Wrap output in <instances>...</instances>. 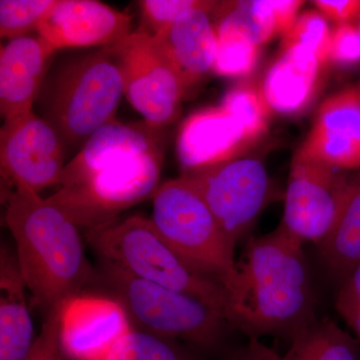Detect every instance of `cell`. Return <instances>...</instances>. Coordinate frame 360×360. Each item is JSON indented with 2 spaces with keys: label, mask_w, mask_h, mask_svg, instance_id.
Masks as SVG:
<instances>
[{
  "label": "cell",
  "mask_w": 360,
  "mask_h": 360,
  "mask_svg": "<svg viewBox=\"0 0 360 360\" xmlns=\"http://www.w3.org/2000/svg\"><path fill=\"white\" fill-rule=\"evenodd\" d=\"M151 200L149 219L163 240L191 269L229 292L238 276L234 248L198 189L180 175L161 184Z\"/></svg>",
  "instance_id": "5b68a950"
},
{
  "label": "cell",
  "mask_w": 360,
  "mask_h": 360,
  "mask_svg": "<svg viewBox=\"0 0 360 360\" xmlns=\"http://www.w3.org/2000/svg\"><path fill=\"white\" fill-rule=\"evenodd\" d=\"M61 307L51 310L45 316L41 331L35 340L32 352L26 360H61L63 359V354L60 345Z\"/></svg>",
  "instance_id": "4dcf8cb0"
},
{
  "label": "cell",
  "mask_w": 360,
  "mask_h": 360,
  "mask_svg": "<svg viewBox=\"0 0 360 360\" xmlns=\"http://www.w3.org/2000/svg\"><path fill=\"white\" fill-rule=\"evenodd\" d=\"M134 328L115 298L82 295L61 307V349L70 360H106Z\"/></svg>",
  "instance_id": "7c38bea8"
},
{
  "label": "cell",
  "mask_w": 360,
  "mask_h": 360,
  "mask_svg": "<svg viewBox=\"0 0 360 360\" xmlns=\"http://www.w3.org/2000/svg\"><path fill=\"white\" fill-rule=\"evenodd\" d=\"M163 148L108 165L80 181L61 186L49 200L78 227L94 229L151 200L160 184Z\"/></svg>",
  "instance_id": "52a82bcc"
},
{
  "label": "cell",
  "mask_w": 360,
  "mask_h": 360,
  "mask_svg": "<svg viewBox=\"0 0 360 360\" xmlns=\"http://www.w3.org/2000/svg\"><path fill=\"white\" fill-rule=\"evenodd\" d=\"M58 0H0V37L13 40L37 32Z\"/></svg>",
  "instance_id": "484cf974"
},
{
  "label": "cell",
  "mask_w": 360,
  "mask_h": 360,
  "mask_svg": "<svg viewBox=\"0 0 360 360\" xmlns=\"http://www.w3.org/2000/svg\"><path fill=\"white\" fill-rule=\"evenodd\" d=\"M6 203V225L33 307L49 314L84 295L96 274L75 221L30 189H14Z\"/></svg>",
  "instance_id": "7a4b0ae2"
},
{
  "label": "cell",
  "mask_w": 360,
  "mask_h": 360,
  "mask_svg": "<svg viewBox=\"0 0 360 360\" xmlns=\"http://www.w3.org/2000/svg\"><path fill=\"white\" fill-rule=\"evenodd\" d=\"M124 86L110 47L70 59L42 89L41 110L65 146L80 148L115 120Z\"/></svg>",
  "instance_id": "277c9868"
},
{
  "label": "cell",
  "mask_w": 360,
  "mask_h": 360,
  "mask_svg": "<svg viewBox=\"0 0 360 360\" xmlns=\"http://www.w3.org/2000/svg\"><path fill=\"white\" fill-rule=\"evenodd\" d=\"M104 264L148 283L198 298L224 315L229 292L219 281L191 269L163 240L149 219L134 215L87 231Z\"/></svg>",
  "instance_id": "3957f363"
},
{
  "label": "cell",
  "mask_w": 360,
  "mask_h": 360,
  "mask_svg": "<svg viewBox=\"0 0 360 360\" xmlns=\"http://www.w3.org/2000/svg\"><path fill=\"white\" fill-rule=\"evenodd\" d=\"M26 290L15 250L2 245L0 252V360H26L34 345Z\"/></svg>",
  "instance_id": "ffe728a7"
},
{
  "label": "cell",
  "mask_w": 360,
  "mask_h": 360,
  "mask_svg": "<svg viewBox=\"0 0 360 360\" xmlns=\"http://www.w3.org/2000/svg\"><path fill=\"white\" fill-rule=\"evenodd\" d=\"M229 360H283L274 350L258 338H248L245 347L239 348Z\"/></svg>",
  "instance_id": "836d02e7"
},
{
  "label": "cell",
  "mask_w": 360,
  "mask_h": 360,
  "mask_svg": "<svg viewBox=\"0 0 360 360\" xmlns=\"http://www.w3.org/2000/svg\"><path fill=\"white\" fill-rule=\"evenodd\" d=\"M132 16L96 0H58L37 34L56 51L112 46L129 37Z\"/></svg>",
  "instance_id": "5bb4252c"
},
{
  "label": "cell",
  "mask_w": 360,
  "mask_h": 360,
  "mask_svg": "<svg viewBox=\"0 0 360 360\" xmlns=\"http://www.w3.org/2000/svg\"><path fill=\"white\" fill-rule=\"evenodd\" d=\"M283 360H360V343L326 317L315 319L290 338Z\"/></svg>",
  "instance_id": "603a6c76"
},
{
  "label": "cell",
  "mask_w": 360,
  "mask_h": 360,
  "mask_svg": "<svg viewBox=\"0 0 360 360\" xmlns=\"http://www.w3.org/2000/svg\"><path fill=\"white\" fill-rule=\"evenodd\" d=\"M65 143L34 111L4 120L0 129V167L8 186L39 193L59 186L65 168Z\"/></svg>",
  "instance_id": "30bf717a"
},
{
  "label": "cell",
  "mask_w": 360,
  "mask_h": 360,
  "mask_svg": "<svg viewBox=\"0 0 360 360\" xmlns=\"http://www.w3.org/2000/svg\"><path fill=\"white\" fill-rule=\"evenodd\" d=\"M202 196L233 248L250 231L269 200L270 181L262 160L239 158L181 174Z\"/></svg>",
  "instance_id": "9c48e42d"
},
{
  "label": "cell",
  "mask_w": 360,
  "mask_h": 360,
  "mask_svg": "<svg viewBox=\"0 0 360 360\" xmlns=\"http://www.w3.org/2000/svg\"><path fill=\"white\" fill-rule=\"evenodd\" d=\"M110 47L122 71L124 96L144 122L160 129L174 122L186 89L155 37L139 30Z\"/></svg>",
  "instance_id": "ba28073f"
},
{
  "label": "cell",
  "mask_w": 360,
  "mask_h": 360,
  "mask_svg": "<svg viewBox=\"0 0 360 360\" xmlns=\"http://www.w3.org/2000/svg\"><path fill=\"white\" fill-rule=\"evenodd\" d=\"M58 51L37 37L9 40L0 51V112L4 120L33 110Z\"/></svg>",
  "instance_id": "9a60e30c"
},
{
  "label": "cell",
  "mask_w": 360,
  "mask_h": 360,
  "mask_svg": "<svg viewBox=\"0 0 360 360\" xmlns=\"http://www.w3.org/2000/svg\"><path fill=\"white\" fill-rule=\"evenodd\" d=\"M319 248L331 274L341 281L360 264V169L350 172L335 224Z\"/></svg>",
  "instance_id": "44dd1931"
},
{
  "label": "cell",
  "mask_w": 360,
  "mask_h": 360,
  "mask_svg": "<svg viewBox=\"0 0 360 360\" xmlns=\"http://www.w3.org/2000/svg\"><path fill=\"white\" fill-rule=\"evenodd\" d=\"M324 68L312 52L302 47L283 49L260 89L269 110L281 115L304 110L314 99Z\"/></svg>",
  "instance_id": "d6986e66"
},
{
  "label": "cell",
  "mask_w": 360,
  "mask_h": 360,
  "mask_svg": "<svg viewBox=\"0 0 360 360\" xmlns=\"http://www.w3.org/2000/svg\"><path fill=\"white\" fill-rule=\"evenodd\" d=\"M296 155L342 172L360 169V84L322 103Z\"/></svg>",
  "instance_id": "4fadbf2b"
},
{
  "label": "cell",
  "mask_w": 360,
  "mask_h": 360,
  "mask_svg": "<svg viewBox=\"0 0 360 360\" xmlns=\"http://www.w3.org/2000/svg\"><path fill=\"white\" fill-rule=\"evenodd\" d=\"M220 104L238 123L250 143L266 131L270 110L260 89L238 85L225 94Z\"/></svg>",
  "instance_id": "d4e9b609"
},
{
  "label": "cell",
  "mask_w": 360,
  "mask_h": 360,
  "mask_svg": "<svg viewBox=\"0 0 360 360\" xmlns=\"http://www.w3.org/2000/svg\"><path fill=\"white\" fill-rule=\"evenodd\" d=\"M162 130L146 122L106 123L66 163L59 186H70L118 161L163 148Z\"/></svg>",
  "instance_id": "e0dca14e"
},
{
  "label": "cell",
  "mask_w": 360,
  "mask_h": 360,
  "mask_svg": "<svg viewBox=\"0 0 360 360\" xmlns=\"http://www.w3.org/2000/svg\"><path fill=\"white\" fill-rule=\"evenodd\" d=\"M302 4L296 0L219 2L212 14L241 26L262 45L276 35L285 34L298 18Z\"/></svg>",
  "instance_id": "7402d4cb"
},
{
  "label": "cell",
  "mask_w": 360,
  "mask_h": 360,
  "mask_svg": "<svg viewBox=\"0 0 360 360\" xmlns=\"http://www.w3.org/2000/svg\"><path fill=\"white\" fill-rule=\"evenodd\" d=\"M314 4L324 18L338 25L350 23L360 13V0H317Z\"/></svg>",
  "instance_id": "1f68e13d"
},
{
  "label": "cell",
  "mask_w": 360,
  "mask_h": 360,
  "mask_svg": "<svg viewBox=\"0 0 360 360\" xmlns=\"http://www.w3.org/2000/svg\"><path fill=\"white\" fill-rule=\"evenodd\" d=\"M329 61L342 68L360 63V27L352 23L338 25L331 33Z\"/></svg>",
  "instance_id": "f546056e"
},
{
  "label": "cell",
  "mask_w": 360,
  "mask_h": 360,
  "mask_svg": "<svg viewBox=\"0 0 360 360\" xmlns=\"http://www.w3.org/2000/svg\"><path fill=\"white\" fill-rule=\"evenodd\" d=\"M349 175L295 155L279 227L302 245H321L335 224Z\"/></svg>",
  "instance_id": "8fae6325"
},
{
  "label": "cell",
  "mask_w": 360,
  "mask_h": 360,
  "mask_svg": "<svg viewBox=\"0 0 360 360\" xmlns=\"http://www.w3.org/2000/svg\"><path fill=\"white\" fill-rule=\"evenodd\" d=\"M338 293L360 300V264L352 270L347 278L342 281Z\"/></svg>",
  "instance_id": "e575fe53"
},
{
  "label": "cell",
  "mask_w": 360,
  "mask_h": 360,
  "mask_svg": "<svg viewBox=\"0 0 360 360\" xmlns=\"http://www.w3.org/2000/svg\"><path fill=\"white\" fill-rule=\"evenodd\" d=\"M104 283L134 328L196 347H219L231 328L224 315L198 298L148 283L103 264Z\"/></svg>",
  "instance_id": "8992f818"
},
{
  "label": "cell",
  "mask_w": 360,
  "mask_h": 360,
  "mask_svg": "<svg viewBox=\"0 0 360 360\" xmlns=\"http://www.w3.org/2000/svg\"><path fill=\"white\" fill-rule=\"evenodd\" d=\"M214 20L217 53L213 71L225 77L250 75L257 65L259 45L236 23L221 18Z\"/></svg>",
  "instance_id": "cb8c5ba5"
},
{
  "label": "cell",
  "mask_w": 360,
  "mask_h": 360,
  "mask_svg": "<svg viewBox=\"0 0 360 360\" xmlns=\"http://www.w3.org/2000/svg\"><path fill=\"white\" fill-rule=\"evenodd\" d=\"M250 144L238 123L219 104L195 111L184 120L176 151L187 172L239 158Z\"/></svg>",
  "instance_id": "2e32d148"
},
{
  "label": "cell",
  "mask_w": 360,
  "mask_h": 360,
  "mask_svg": "<svg viewBox=\"0 0 360 360\" xmlns=\"http://www.w3.org/2000/svg\"><path fill=\"white\" fill-rule=\"evenodd\" d=\"M331 33L328 20L319 11H305L283 35V49L298 46L309 51L326 66L330 54Z\"/></svg>",
  "instance_id": "83f0119b"
},
{
  "label": "cell",
  "mask_w": 360,
  "mask_h": 360,
  "mask_svg": "<svg viewBox=\"0 0 360 360\" xmlns=\"http://www.w3.org/2000/svg\"><path fill=\"white\" fill-rule=\"evenodd\" d=\"M336 309L352 329L360 343V300L338 293Z\"/></svg>",
  "instance_id": "d6a6232c"
},
{
  "label": "cell",
  "mask_w": 360,
  "mask_h": 360,
  "mask_svg": "<svg viewBox=\"0 0 360 360\" xmlns=\"http://www.w3.org/2000/svg\"><path fill=\"white\" fill-rule=\"evenodd\" d=\"M225 319L248 338H290L316 319L315 295L302 245L281 227L250 238L236 262Z\"/></svg>",
  "instance_id": "6da1fadb"
},
{
  "label": "cell",
  "mask_w": 360,
  "mask_h": 360,
  "mask_svg": "<svg viewBox=\"0 0 360 360\" xmlns=\"http://www.w3.org/2000/svg\"><path fill=\"white\" fill-rule=\"evenodd\" d=\"M141 32L155 37L184 13L208 4L203 0H141Z\"/></svg>",
  "instance_id": "f1b7e54d"
},
{
  "label": "cell",
  "mask_w": 360,
  "mask_h": 360,
  "mask_svg": "<svg viewBox=\"0 0 360 360\" xmlns=\"http://www.w3.org/2000/svg\"><path fill=\"white\" fill-rule=\"evenodd\" d=\"M106 360H195L172 340L134 328Z\"/></svg>",
  "instance_id": "4316f807"
},
{
  "label": "cell",
  "mask_w": 360,
  "mask_h": 360,
  "mask_svg": "<svg viewBox=\"0 0 360 360\" xmlns=\"http://www.w3.org/2000/svg\"><path fill=\"white\" fill-rule=\"evenodd\" d=\"M217 1L193 9L155 35L186 86V94L214 66L217 33L212 14Z\"/></svg>",
  "instance_id": "ac0fdd59"
}]
</instances>
